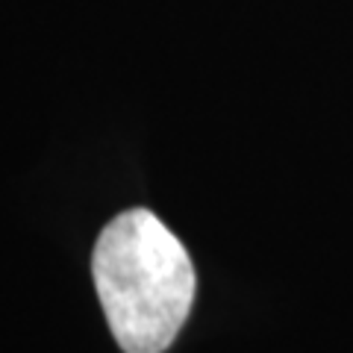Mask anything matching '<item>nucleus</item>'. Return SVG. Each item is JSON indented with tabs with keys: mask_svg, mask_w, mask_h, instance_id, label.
Returning a JSON list of instances; mask_svg holds the SVG:
<instances>
[{
	"mask_svg": "<svg viewBox=\"0 0 353 353\" xmlns=\"http://www.w3.org/2000/svg\"><path fill=\"white\" fill-rule=\"evenodd\" d=\"M94 289L124 353H162L194 303L189 250L148 209L121 212L103 227L92 253Z\"/></svg>",
	"mask_w": 353,
	"mask_h": 353,
	"instance_id": "f257e3e1",
	"label": "nucleus"
}]
</instances>
